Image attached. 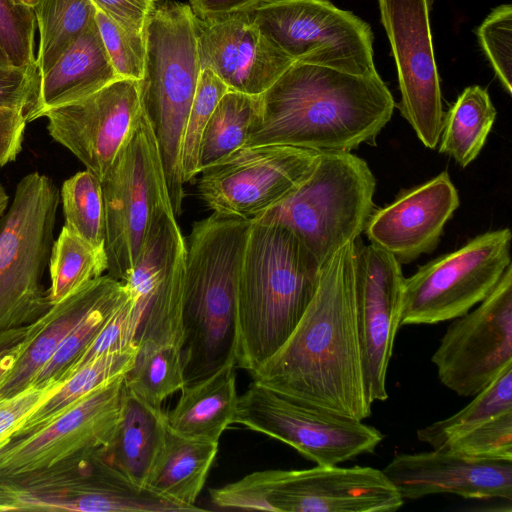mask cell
<instances>
[{
  "mask_svg": "<svg viewBox=\"0 0 512 512\" xmlns=\"http://www.w3.org/2000/svg\"><path fill=\"white\" fill-rule=\"evenodd\" d=\"M251 375L300 404L361 421L371 415L356 320L354 242L325 261L297 325Z\"/></svg>",
  "mask_w": 512,
  "mask_h": 512,
  "instance_id": "6da1fadb",
  "label": "cell"
},
{
  "mask_svg": "<svg viewBox=\"0 0 512 512\" xmlns=\"http://www.w3.org/2000/svg\"><path fill=\"white\" fill-rule=\"evenodd\" d=\"M261 99L260 120L244 146L318 152L374 146L396 106L377 71L358 75L302 62L290 65Z\"/></svg>",
  "mask_w": 512,
  "mask_h": 512,
  "instance_id": "7a4b0ae2",
  "label": "cell"
},
{
  "mask_svg": "<svg viewBox=\"0 0 512 512\" xmlns=\"http://www.w3.org/2000/svg\"><path fill=\"white\" fill-rule=\"evenodd\" d=\"M321 268L290 228L251 221L238 285L236 365L251 374L282 346L312 300Z\"/></svg>",
  "mask_w": 512,
  "mask_h": 512,
  "instance_id": "3957f363",
  "label": "cell"
},
{
  "mask_svg": "<svg viewBox=\"0 0 512 512\" xmlns=\"http://www.w3.org/2000/svg\"><path fill=\"white\" fill-rule=\"evenodd\" d=\"M250 225L212 213L192 227L182 300L185 385L236 364L238 285Z\"/></svg>",
  "mask_w": 512,
  "mask_h": 512,
  "instance_id": "277c9868",
  "label": "cell"
},
{
  "mask_svg": "<svg viewBox=\"0 0 512 512\" xmlns=\"http://www.w3.org/2000/svg\"><path fill=\"white\" fill-rule=\"evenodd\" d=\"M140 102L155 135L174 215L185 197L181 177L183 134L200 74L195 15L188 4L159 1L144 29Z\"/></svg>",
  "mask_w": 512,
  "mask_h": 512,
  "instance_id": "5b68a950",
  "label": "cell"
},
{
  "mask_svg": "<svg viewBox=\"0 0 512 512\" xmlns=\"http://www.w3.org/2000/svg\"><path fill=\"white\" fill-rule=\"evenodd\" d=\"M209 496L219 509L274 512H393L404 503L382 470L337 465L256 471Z\"/></svg>",
  "mask_w": 512,
  "mask_h": 512,
  "instance_id": "8992f818",
  "label": "cell"
},
{
  "mask_svg": "<svg viewBox=\"0 0 512 512\" xmlns=\"http://www.w3.org/2000/svg\"><path fill=\"white\" fill-rule=\"evenodd\" d=\"M376 179L362 158L320 152L309 178L286 200L251 221L290 228L320 264L364 231L374 211Z\"/></svg>",
  "mask_w": 512,
  "mask_h": 512,
  "instance_id": "52a82bcc",
  "label": "cell"
},
{
  "mask_svg": "<svg viewBox=\"0 0 512 512\" xmlns=\"http://www.w3.org/2000/svg\"><path fill=\"white\" fill-rule=\"evenodd\" d=\"M179 512L188 509L129 480L105 447L52 465L0 473V511Z\"/></svg>",
  "mask_w": 512,
  "mask_h": 512,
  "instance_id": "ba28073f",
  "label": "cell"
},
{
  "mask_svg": "<svg viewBox=\"0 0 512 512\" xmlns=\"http://www.w3.org/2000/svg\"><path fill=\"white\" fill-rule=\"evenodd\" d=\"M59 202L52 179L32 172L18 182L0 219V332L33 323L52 306L42 279Z\"/></svg>",
  "mask_w": 512,
  "mask_h": 512,
  "instance_id": "9c48e42d",
  "label": "cell"
},
{
  "mask_svg": "<svg viewBox=\"0 0 512 512\" xmlns=\"http://www.w3.org/2000/svg\"><path fill=\"white\" fill-rule=\"evenodd\" d=\"M100 182L107 271L124 282L154 219L163 208L171 206L159 147L143 112Z\"/></svg>",
  "mask_w": 512,
  "mask_h": 512,
  "instance_id": "30bf717a",
  "label": "cell"
},
{
  "mask_svg": "<svg viewBox=\"0 0 512 512\" xmlns=\"http://www.w3.org/2000/svg\"><path fill=\"white\" fill-rule=\"evenodd\" d=\"M248 14L294 62L358 75L377 71L370 25L328 0H267Z\"/></svg>",
  "mask_w": 512,
  "mask_h": 512,
  "instance_id": "8fae6325",
  "label": "cell"
},
{
  "mask_svg": "<svg viewBox=\"0 0 512 512\" xmlns=\"http://www.w3.org/2000/svg\"><path fill=\"white\" fill-rule=\"evenodd\" d=\"M511 231L485 232L405 278L400 325L453 320L485 299L511 265Z\"/></svg>",
  "mask_w": 512,
  "mask_h": 512,
  "instance_id": "7c38bea8",
  "label": "cell"
},
{
  "mask_svg": "<svg viewBox=\"0 0 512 512\" xmlns=\"http://www.w3.org/2000/svg\"><path fill=\"white\" fill-rule=\"evenodd\" d=\"M233 424L281 441L320 466L373 453L384 438L361 420L300 404L255 381L239 396Z\"/></svg>",
  "mask_w": 512,
  "mask_h": 512,
  "instance_id": "4fadbf2b",
  "label": "cell"
},
{
  "mask_svg": "<svg viewBox=\"0 0 512 512\" xmlns=\"http://www.w3.org/2000/svg\"><path fill=\"white\" fill-rule=\"evenodd\" d=\"M319 153L290 145L244 146L198 173L199 197L213 213L252 220L290 197L312 174Z\"/></svg>",
  "mask_w": 512,
  "mask_h": 512,
  "instance_id": "5bb4252c",
  "label": "cell"
},
{
  "mask_svg": "<svg viewBox=\"0 0 512 512\" xmlns=\"http://www.w3.org/2000/svg\"><path fill=\"white\" fill-rule=\"evenodd\" d=\"M453 320L431 361L445 387L475 396L512 366V264L477 308Z\"/></svg>",
  "mask_w": 512,
  "mask_h": 512,
  "instance_id": "9a60e30c",
  "label": "cell"
},
{
  "mask_svg": "<svg viewBox=\"0 0 512 512\" xmlns=\"http://www.w3.org/2000/svg\"><path fill=\"white\" fill-rule=\"evenodd\" d=\"M432 5L433 0H378L397 69V107L429 149L438 145L445 114L430 24Z\"/></svg>",
  "mask_w": 512,
  "mask_h": 512,
  "instance_id": "2e32d148",
  "label": "cell"
},
{
  "mask_svg": "<svg viewBox=\"0 0 512 512\" xmlns=\"http://www.w3.org/2000/svg\"><path fill=\"white\" fill-rule=\"evenodd\" d=\"M186 242L172 207L154 219L124 285L142 312L136 342L183 348L182 300Z\"/></svg>",
  "mask_w": 512,
  "mask_h": 512,
  "instance_id": "e0dca14e",
  "label": "cell"
},
{
  "mask_svg": "<svg viewBox=\"0 0 512 512\" xmlns=\"http://www.w3.org/2000/svg\"><path fill=\"white\" fill-rule=\"evenodd\" d=\"M355 246V309L364 383L369 402L388 398L386 377L399 329L405 278L400 262L387 251Z\"/></svg>",
  "mask_w": 512,
  "mask_h": 512,
  "instance_id": "ac0fdd59",
  "label": "cell"
},
{
  "mask_svg": "<svg viewBox=\"0 0 512 512\" xmlns=\"http://www.w3.org/2000/svg\"><path fill=\"white\" fill-rule=\"evenodd\" d=\"M142 113L139 81L119 78L97 92L48 110L49 135L99 180L127 142Z\"/></svg>",
  "mask_w": 512,
  "mask_h": 512,
  "instance_id": "d6986e66",
  "label": "cell"
},
{
  "mask_svg": "<svg viewBox=\"0 0 512 512\" xmlns=\"http://www.w3.org/2000/svg\"><path fill=\"white\" fill-rule=\"evenodd\" d=\"M124 378L101 385L36 433L11 440L0 452V473L30 471L106 447L119 420Z\"/></svg>",
  "mask_w": 512,
  "mask_h": 512,
  "instance_id": "ffe728a7",
  "label": "cell"
},
{
  "mask_svg": "<svg viewBox=\"0 0 512 512\" xmlns=\"http://www.w3.org/2000/svg\"><path fill=\"white\" fill-rule=\"evenodd\" d=\"M200 70L231 91L262 95L294 63L253 23L248 12L213 19L195 16Z\"/></svg>",
  "mask_w": 512,
  "mask_h": 512,
  "instance_id": "44dd1931",
  "label": "cell"
},
{
  "mask_svg": "<svg viewBox=\"0 0 512 512\" xmlns=\"http://www.w3.org/2000/svg\"><path fill=\"white\" fill-rule=\"evenodd\" d=\"M459 202L457 189L444 171L373 211L364 231L371 244L390 253L400 264L410 263L436 248Z\"/></svg>",
  "mask_w": 512,
  "mask_h": 512,
  "instance_id": "7402d4cb",
  "label": "cell"
},
{
  "mask_svg": "<svg viewBox=\"0 0 512 512\" xmlns=\"http://www.w3.org/2000/svg\"><path fill=\"white\" fill-rule=\"evenodd\" d=\"M382 471L403 500L445 493L512 500V462L476 461L432 450L396 455Z\"/></svg>",
  "mask_w": 512,
  "mask_h": 512,
  "instance_id": "603a6c76",
  "label": "cell"
},
{
  "mask_svg": "<svg viewBox=\"0 0 512 512\" xmlns=\"http://www.w3.org/2000/svg\"><path fill=\"white\" fill-rule=\"evenodd\" d=\"M119 79L103 45L95 19L45 73L39 76L31 122L50 109L85 98Z\"/></svg>",
  "mask_w": 512,
  "mask_h": 512,
  "instance_id": "cb8c5ba5",
  "label": "cell"
},
{
  "mask_svg": "<svg viewBox=\"0 0 512 512\" xmlns=\"http://www.w3.org/2000/svg\"><path fill=\"white\" fill-rule=\"evenodd\" d=\"M121 281L111 276L96 277L62 301L52 305L42 316V327L0 381V400L12 397L28 387L50 360L67 335L89 311Z\"/></svg>",
  "mask_w": 512,
  "mask_h": 512,
  "instance_id": "d4e9b609",
  "label": "cell"
},
{
  "mask_svg": "<svg viewBox=\"0 0 512 512\" xmlns=\"http://www.w3.org/2000/svg\"><path fill=\"white\" fill-rule=\"evenodd\" d=\"M219 450V442L190 438L166 424L163 440L150 469L146 488L189 511H200L196 500Z\"/></svg>",
  "mask_w": 512,
  "mask_h": 512,
  "instance_id": "484cf974",
  "label": "cell"
},
{
  "mask_svg": "<svg viewBox=\"0 0 512 512\" xmlns=\"http://www.w3.org/2000/svg\"><path fill=\"white\" fill-rule=\"evenodd\" d=\"M235 368L236 364H230L184 385L176 405L166 413L169 427L186 437L219 442L236 414L239 396Z\"/></svg>",
  "mask_w": 512,
  "mask_h": 512,
  "instance_id": "4316f807",
  "label": "cell"
},
{
  "mask_svg": "<svg viewBox=\"0 0 512 512\" xmlns=\"http://www.w3.org/2000/svg\"><path fill=\"white\" fill-rule=\"evenodd\" d=\"M166 424V412L133 393L124 378L119 420L105 447L109 461L133 483L146 488Z\"/></svg>",
  "mask_w": 512,
  "mask_h": 512,
  "instance_id": "83f0119b",
  "label": "cell"
},
{
  "mask_svg": "<svg viewBox=\"0 0 512 512\" xmlns=\"http://www.w3.org/2000/svg\"><path fill=\"white\" fill-rule=\"evenodd\" d=\"M138 344L95 358L67 378L60 387L22 422L11 440L36 433L83 397L103 384L127 374L134 363Z\"/></svg>",
  "mask_w": 512,
  "mask_h": 512,
  "instance_id": "f1b7e54d",
  "label": "cell"
},
{
  "mask_svg": "<svg viewBox=\"0 0 512 512\" xmlns=\"http://www.w3.org/2000/svg\"><path fill=\"white\" fill-rule=\"evenodd\" d=\"M496 115L488 91L479 85L468 86L444 114L439 152L463 168L468 166L481 152Z\"/></svg>",
  "mask_w": 512,
  "mask_h": 512,
  "instance_id": "f546056e",
  "label": "cell"
},
{
  "mask_svg": "<svg viewBox=\"0 0 512 512\" xmlns=\"http://www.w3.org/2000/svg\"><path fill=\"white\" fill-rule=\"evenodd\" d=\"M261 95L228 90L217 103L202 135L199 172L242 148L260 120Z\"/></svg>",
  "mask_w": 512,
  "mask_h": 512,
  "instance_id": "4dcf8cb0",
  "label": "cell"
},
{
  "mask_svg": "<svg viewBox=\"0 0 512 512\" xmlns=\"http://www.w3.org/2000/svg\"><path fill=\"white\" fill-rule=\"evenodd\" d=\"M138 344L134 363L125 375L126 386L156 409L185 385L182 348L169 343Z\"/></svg>",
  "mask_w": 512,
  "mask_h": 512,
  "instance_id": "1f68e13d",
  "label": "cell"
},
{
  "mask_svg": "<svg viewBox=\"0 0 512 512\" xmlns=\"http://www.w3.org/2000/svg\"><path fill=\"white\" fill-rule=\"evenodd\" d=\"M39 32L36 68L42 75L95 19L91 0H41L34 9Z\"/></svg>",
  "mask_w": 512,
  "mask_h": 512,
  "instance_id": "d6a6232c",
  "label": "cell"
},
{
  "mask_svg": "<svg viewBox=\"0 0 512 512\" xmlns=\"http://www.w3.org/2000/svg\"><path fill=\"white\" fill-rule=\"evenodd\" d=\"M456 414L417 430L419 441L432 450H442L452 440L464 435L489 419L512 411V366Z\"/></svg>",
  "mask_w": 512,
  "mask_h": 512,
  "instance_id": "836d02e7",
  "label": "cell"
},
{
  "mask_svg": "<svg viewBox=\"0 0 512 512\" xmlns=\"http://www.w3.org/2000/svg\"><path fill=\"white\" fill-rule=\"evenodd\" d=\"M107 271L105 251L97 250L63 226L53 242L49 272L51 286L48 297L54 305L73 294L88 281Z\"/></svg>",
  "mask_w": 512,
  "mask_h": 512,
  "instance_id": "e575fe53",
  "label": "cell"
},
{
  "mask_svg": "<svg viewBox=\"0 0 512 512\" xmlns=\"http://www.w3.org/2000/svg\"><path fill=\"white\" fill-rule=\"evenodd\" d=\"M127 294V288L121 282L104 296L67 335L30 386L45 388L61 385L68 371L79 360Z\"/></svg>",
  "mask_w": 512,
  "mask_h": 512,
  "instance_id": "d590c367",
  "label": "cell"
},
{
  "mask_svg": "<svg viewBox=\"0 0 512 512\" xmlns=\"http://www.w3.org/2000/svg\"><path fill=\"white\" fill-rule=\"evenodd\" d=\"M65 226L97 250L105 251V213L100 180L90 171L77 172L60 190Z\"/></svg>",
  "mask_w": 512,
  "mask_h": 512,
  "instance_id": "8d00e7d4",
  "label": "cell"
},
{
  "mask_svg": "<svg viewBox=\"0 0 512 512\" xmlns=\"http://www.w3.org/2000/svg\"><path fill=\"white\" fill-rule=\"evenodd\" d=\"M228 90L211 70L200 71L181 147V177L184 184L192 181L199 173V149L203 132L217 103Z\"/></svg>",
  "mask_w": 512,
  "mask_h": 512,
  "instance_id": "74e56055",
  "label": "cell"
},
{
  "mask_svg": "<svg viewBox=\"0 0 512 512\" xmlns=\"http://www.w3.org/2000/svg\"><path fill=\"white\" fill-rule=\"evenodd\" d=\"M438 451L476 461L512 462V411L489 419Z\"/></svg>",
  "mask_w": 512,
  "mask_h": 512,
  "instance_id": "f35d334b",
  "label": "cell"
},
{
  "mask_svg": "<svg viewBox=\"0 0 512 512\" xmlns=\"http://www.w3.org/2000/svg\"><path fill=\"white\" fill-rule=\"evenodd\" d=\"M95 22L117 77L139 81L145 63L144 32L120 25L98 8Z\"/></svg>",
  "mask_w": 512,
  "mask_h": 512,
  "instance_id": "ab89813d",
  "label": "cell"
},
{
  "mask_svg": "<svg viewBox=\"0 0 512 512\" xmlns=\"http://www.w3.org/2000/svg\"><path fill=\"white\" fill-rule=\"evenodd\" d=\"M141 319L142 312L128 292L79 360L68 371L64 381L95 358L137 344Z\"/></svg>",
  "mask_w": 512,
  "mask_h": 512,
  "instance_id": "60d3db41",
  "label": "cell"
},
{
  "mask_svg": "<svg viewBox=\"0 0 512 512\" xmlns=\"http://www.w3.org/2000/svg\"><path fill=\"white\" fill-rule=\"evenodd\" d=\"M34 10L11 0H0V47L10 63L36 68Z\"/></svg>",
  "mask_w": 512,
  "mask_h": 512,
  "instance_id": "b9f144b4",
  "label": "cell"
},
{
  "mask_svg": "<svg viewBox=\"0 0 512 512\" xmlns=\"http://www.w3.org/2000/svg\"><path fill=\"white\" fill-rule=\"evenodd\" d=\"M479 44L499 82L512 93V5L494 8L476 30Z\"/></svg>",
  "mask_w": 512,
  "mask_h": 512,
  "instance_id": "7bdbcfd3",
  "label": "cell"
},
{
  "mask_svg": "<svg viewBox=\"0 0 512 512\" xmlns=\"http://www.w3.org/2000/svg\"><path fill=\"white\" fill-rule=\"evenodd\" d=\"M37 69L0 65V107L20 110L27 116L38 90Z\"/></svg>",
  "mask_w": 512,
  "mask_h": 512,
  "instance_id": "ee69618b",
  "label": "cell"
},
{
  "mask_svg": "<svg viewBox=\"0 0 512 512\" xmlns=\"http://www.w3.org/2000/svg\"><path fill=\"white\" fill-rule=\"evenodd\" d=\"M59 387L60 385L45 388L30 386L12 397L0 400V449L11 441L15 430L37 406Z\"/></svg>",
  "mask_w": 512,
  "mask_h": 512,
  "instance_id": "f6af8a7d",
  "label": "cell"
},
{
  "mask_svg": "<svg viewBox=\"0 0 512 512\" xmlns=\"http://www.w3.org/2000/svg\"><path fill=\"white\" fill-rule=\"evenodd\" d=\"M120 25L137 32H144L146 21L160 0H91Z\"/></svg>",
  "mask_w": 512,
  "mask_h": 512,
  "instance_id": "bcb514c9",
  "label": "cell"
},
{
  "mask_svg": "<svg viewBox=\"0 0 512 512\" xmlns=\"http://www.w3.org/2000/svg\"><path fill=\"white\" fill-rule=\"evenodd\" d=\"M26 124L24 112L0 107V167L17 158L22 148Z\"/></svg>",
  "mask_w": 512,
  "mask_h": 512,
  "instance_id": "7dc6e473",
  "label": "cell"
},
{
  "mask_svg": "<svg viewBox=\"0 0 512 512\" xmlns=\"http://www.w3.org/2000/svg\"><path fill=\"white\" fill-rule=\"evenodd\" d=\"M194 15L200 19L220 18L246 13L267 0H188Z\"/></svg>",
  "mask_w": 512,
  "mask_h": 512,
  "instance_id": "c3c4849f",
  "label": "cell"
},
{
  "mask_svg": "<svg viewBox=\"0 0 512 512\" xmlns=\"http://www.w3.org/2000/svg\"><path fill=\"white\" fill-rule=\"evenodd\" d=\"M42 327V316L34 322L32 331L11 350L0 356V381L12 370L18 358L32 342Z\"/></svg>",
  "mask_w": 512,
  "mask_h": 512,
  "instance_id": "681fc988",
  "label": "cell"
},
{
  "mask_svg": "<svg viewBox=\"0 0 512 512\" xmlns=\"http://www.w3.org/2000/svg\"><path fill=\"white\" fill-rule=\"evenodd\" d=\"M34 322L23 327L0 332V356L20 343L33 329Z\"/></svg>",
  "mask_w": 512,
  "mask_h": 512,
  "instance_id": "f907efd6",
  "label": "cell"
},
{
  "mask_svg": "<svg viewBox=\"0 0 512 512\" xmlns=\"http://www.w3.org/2000/svg\"><path fill=\"white\" fill-rule=\"evenodd\" d=\"M9 204V196L0 184V219L5 214Z\"/></svg>",
  "mask_w": 512,
  "mask_h": 512,
  "instance_id": "816d5d0a",
  "label": "cell"
},
{
  "mask_svg": "<svg viewBox=\"0 0 512 512\" xmlns=\"http://www.w3.org/2000/svg\"><path fill=\"white\" fill-rule=\"evenodd\" d=\"M12 2L28 7L32 10L36 8V6L40 3L41 0H11Z\"/></svg>",
  "mask_w": 512,
  "mask_h": 512,
  "instance_id": "f5cc1de1",
  "label": "cell"
},
{
  "mask_svg": "<svg viewBox=\"0 0 512 512\" xmlns=\"http://www.w3.org/2000/svg\"><path fill=\"white\" fill-rule=\"evenodd\" d=\"M0 65H12L10 63L8 57L4 53V51L1 49V47H0Z\"/></svg>",
  "mask_w": 512,
  "mask_h": 512,
  "instance_id": "db71d44e",
  "label": "cell"
},
{
  "mask_svg": "<svg viewBox=\"0 0 512 512\" xmlns=\"http://www.w3.org/2000/svg\"><path fill=\"white\" fill-rule=\"evenodd\" d=\"M2 449H0V452H1Z\"/></svg>",
  "mask_w": 512,
  "mask_h": 512,
  "instance_id": "11a10c76",
  "label": "cell"
}]
</instances>
